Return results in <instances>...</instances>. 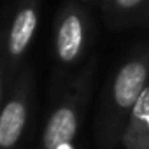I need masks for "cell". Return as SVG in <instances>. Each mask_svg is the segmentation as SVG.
Wrapping results in <instances>:
<instances>
[{"label": "cell", "instance_id": "1", "mask_svg": "<svg viewBox=\"0 0 149 149\" xmlns=\"http://www.w3.org/2000/svg\"><path fill=\"white\" fill-rule=\"evenodd\" d=\"M149 61L146 58H135L126 61L114 79L112 98L114 104L123 111H132L139 97L147 86Z\"/></svg>", "mask_w": 149, "mask_h": 149}, {"label": "cell", "instance_id": "2", "mask_svg": "<svg viewBox=\"0 0 149 149\" xmlns=\"http://www.w3.org/2000/svg\"><path fill=\"white\" fill-rule=\"evenodd\" d=\"M84 44V21L79 13H68L60 21L56 32V53L63 63L74 61L83 51Z\"/></svg>", "mask_w": 149, "mask_h": 149}, {"label": "cell", "instance_id": "3", "mask_svg": "<svg viewBox=\"0 0 149 149\" xmlns=\"http://www.w3.org/2000/svg\"><path fill=\"white\" fill-rule=\"evenodd\" d=\"M123 144L126 149H149V86H146L130 111Z\"/></svg>", "mask_w": 149, "mask_h": 149}, {"label": "cell", "instance_id": "4", "mask_svg": "<svg viewBox=\"0 0 149 149\" xmlns=\"http://www.w3.org/2000/svg\"><path fill=\"white\" fill-rule=\"evenodd\" d=\"M77 132V116L72 107H60L56 109L44 130V147L46 149H56L61 144L72 142Z\"/></svg>", "mask_w": 149, "mask_h": 149}, {"label": "cell", "instance_id": "5", "mask_svg": "<svg viewBox=\"0 0 149 149\" xmlns=\"http://www.w3.org/2000/svg\"><path fill=\"white\" fill-rule=\"evenodd\" d=\"M26 123V105L23 100H11L0 112V147L11 149L21 137Z\"/></svg>", "mask_w": 149, "mask_h": 149}, {"label": "cell", "instance_id": "6", "mask_svg": "<svg viewBox=\"0 0 149 149\" xmlns=\"http://www.w3.org/2000/svg\"><path fill=\"white\" fill-rule=\"evenodd\" d=\"M35 28H37V13L32 6H26L16 14V19L11 26V33L7 40V49L11 56L16 58L26 51L35 33Z\"/></svg>", "mask_w": 149, "mask_h": 149}, {"label": "cell", "instance_id": "7", "mask_svg": "<svg viewBox=\"0 0 149 149\" xmlns=\"http://www.w3.org/2000/svg\"><path fill=\"white\" fill-rule=\"evenodd\" d=\"M146 0H112V6L118 9V11H123V13H130L137 7H140Z\"/></svg>", "mask_w": 149, "mask_h": 149}, {"label": "cell", "instance_id": "8", "mask_svg": "<svg viewBox=\"0 0 149 149\" xmlns=\"http://www.w3.org/2000/svg\"><path fill=\"white\" fill-rule=\"evenodd\" d=\"M56 149H74V147H72V144H70V142H67V144H61V146H58Z\"/></svg>", "mask_w": 149, "mask_h": 149}]
</instances>
